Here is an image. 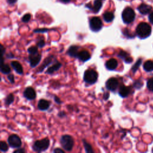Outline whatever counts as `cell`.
<instances>
[{
  "label": "cell",
  "instance_id": "5bb4252c",
  "mask_svg": "<svg viewBox=\"0 0 153 153\" xmlns=\"http://www.w3.org/2000/svg\"><path fill=\"white\" fill-rule=\"evenodd\" d=\"M77 58L79 60L82 61V62H84L88 60L91 58V57H90V54L88 51L82 50L78 53Z\"/></svg>",
  "mask_w": 153,
  "mask_h": 153
},
{
  "label": "cell",
  "instance_id": "f35d334b",
  "mask_svg": "<svg viewBox=\"0 0 153 153\" xmlns=\"http://www.w3.org/2000/svg\"><path fill=\"white\" fill-rule=\"evenodd\" d=\"M13 152L14 153H25V150L23 148H18L17 149L15 150Z\"/></svg>",
  "mask_w": 153,
  "mask_h": 153
},
{
  "label": "cell",
  "instance_id": "836d02e7",
  "mask_svg": "<svg viewBox=\"0 0 153 153\" xmlns=\"http://www.w3.org/2000/svg\"><path fill=\"white\" fill-rule=\"evenodd\" d=\"M48 30V29H47V28H41V29H35L33 30V32H35V33H37V32H38V33H44V32H47Z\"/></svg>",
  "mask_w": 153,
  "mask_h": 153
},
{
  "label": "cell",
  "instance_id": "c3c4849f",
  "mask_svg": "<svg viewBox=\"0 0 153 153\" xmlns=\"http://www.w3.org/2000/svg\"><path fill=\"white\" fill-rule=\"evenodd\" d=\"M152 152H153V149H152Z\"/></svg>",
  "mask_w": 153,
  "mask_h": 153
},
{
  "label": "cell",
  "instance_id": "8d00e7d4",
  "mask_svg": "<svg viewBox=\"0 0 153 153\" xmlns=\"http://www.w3.org/2000/svg\"><path fill=\"white\" fill-rule=\"evenodd\" d=\"M54 101H55V102L56 103H57V104H61L62 103V100L60 99V98L59 97H57V96H54Z\"/></svg>",
  "mask_w": 153,
  "mask_h": 153
},
{
  "label": "cell",
  "instance_id": "e0dca14e",
  "mask_svg": "<svg viewBox=\"0 0 153 153\" xmlns=\"http://www.w3.org/2000/svg\"><path fill=\"white\" fill-rule=\"evenodd\" d=\"M11 66L18 74L22 75L23 74V67L18 61H12L11 62Z\"/></svg>",
  "mask_w": 153,
  "mask_h": 153
},
{
  "label": "cell",
  "instance_id": "2e32d148",
  "mask_svg": "<svg viewBox=\"0 0 153 153\" xmlns=\"http://www.w3.org/2000/svg\"><path fill=\"white\" fill-rule=\"evenodd\" d=\"M79 47L77 45H71L69 47L68 51H67V54L72 57H77L78 54V50H79Z\"/></svg>",
  "mask_w": 153,
  "mask_h": 153
},
{
  "label": "cell",
  "instance_id": "f1b7e54d",
  "mask_svg": "<svg viewBox=\"0 0 153 153\" xmlns=\"http://www.w3.org/2000/svg\"><path fill=\"white\" fill-rule=\"evenodd\" d=\"M128 56V54L125 51H123V50H120V52L118 53V57H119L121 59H125L126 57H127Z\"/></svg>",
  "mask_w": 153,
  "mask_h": 153
},
{
  "label": "cell",
  "instance_id": "44dd1931",
  "mask_svg": "<svg viewBox=\"0 0 153 153\" xmlns=\"http://www.w3.org/2000/svg\"><path fill=\"white\" fill-rule=\"evenodd\" d=\"M103 20H105V22H106L107 23H109V22H111L114 20V14L112 12L107 11L103 14Z\"/></svg>",
  "mask_w": 153,
  "mask_h": 153
},
{
  "label": "cell",
  "instance_id": "ab89813d",
  "mask_svg": "<svg viewBox=\"0 0 153 153\" xmlns=\"http://www.w3.org/2000/svg\"><path fill=\"white\" fill-rule=\"evenodd\" d=\"M124 60L125 62L127 63H131V62H133V59H132L131 57L128 56V57H126Z\"/></svg>",
  "mask_w": 153,
  "mask_h": 153
},
{
  "label": "cell",
  "instance_id": "9c48e42d",
  "mask_svg": "<svg viewBox=\"0 0 153 153\" xmlns=\"http://www.w3.org/2000/svg\"><path fill=\"white\" fill-rule=\"evenodd\" d=\"M29 62L32 68L36 66L41 60V54L39 53H36L33 54H29Z\"/></svg>",
  "mask_w": 153,
  "mask_h": 153
},
{
  "label": "cell",
  "instance_id": "d6a6232c",
  "mask_svg": "<svg viewBox=\"0 0 153 153\" xmlns=\"http://www.w3.org/2000/svg\"><path fill=\"white\" fill-rule=\"evenodd\" d=\"M45 44V41L44 40V39H41L38 41V42H37V45L39 48H42L43 47Z\"/></svg>",
  "mask_w": 153,
  "mask_h": 153
},
{
  "label": "cell",
  "instance_id": "277c9868",
  "mask_svg": "<svg viewBox=\"0 0 153 153\" xmlns=\"http://www.w3.org/2000/svg\"><path fill=\"white\" fill-rule=\"evenodd\" d=\"M84 81L88 84H94L96 83L98 79L97 72L93 69H87L84 72Z\"/></svg>",
  "mask_w": 153,
  "mask_h": 153
},
{
  "label": "cell",
  "instance_id": "6da1fadb",
  "mask_svg": "<svg viewBox=\"0 0 153 153\" xmlns=\"http://www.w3.org/2000/svg\"><path fill=\"white\" fill-rule=\"evenodd\" d=\"M151 27L146 23L142 22L139 23L136 29L137 35L141 39L148 37L151 33Z\"/></svg>",
  "mask_w": 153,
  "mask_h": 153
},
{
  "label": "cell",
  "instance_id": "f546056e",
  "mask_svg": "<svg viewBox=\"0 0 153 153\" xmlns=\"http://www.w3.org/2000/svg\"><path fill=\"white\" fill-rule=\"evenodd\" d=\"M147 87L149 90L153 91V77L149 79L147 81Z\"/></svg>",
  "mask_w": 153,
  "mask_h": 153
},
{
  "label": "cell",
  "instance_id": "681fc988",
  "mask_svg": "<svg viewBox=\"0 0 153 153\" xmlns=\"http://www.w3.org/2000/svg\"><path fill=\"white\" fill-rule=\"evenodd\" d=\"M103 1H105V0H103Z\"/></svg>",
  "mask_w": 153,
  "mask_h": 153
},
{
  "label": "cell",
  "instance_id": "cb8c5ba5",
  "mask_svg": "<svg viewBox=\"0 0 153 153\" xmlns=\"http://www.w3.org/2000/svg\"><path fill=\"white\" fill-rule=\"evenodd\" d=\"M82 143H83V145H84V147L85 148V151L86 152H87V153H93V152H94V151L93 150V148H92L91 145L89 144L86 141V140L83 139L82 140Z\"/></svg>",
  "mask_w": 153,
  "mask_h": 153
},
{
  "label": "cell",
  "instance_id": "7a4b0ae2",
  "mask_svg": "<svg viewBox=\"0 0 153 153\" xmlns=\"http://www.w3.org/2000/svg\"><path fill=\"white\" fill-rule=\"evenodd\" d=\"M50 146V140L48 138H44L41 140H36L33 145L32 149L37 152H41L46 151Z\"/></svg>",
  "mask_w": 153,
  "mask_h": 153
},
{
  "label": "cell",
  "instance_id": "ac0fdd59",
  "mask_svg": "<svg viewBox=\"0 0 153 153\" xmlns=\"http://www.w3.org/2000/svg\"><path fill=\"white\" fill-rule=\"evenodd\" d=\"M137 10H139L140 13L145 15L149 13L151 11V10H152V7L149 5L142 4L139 6V7L137 8Z\"/></svg>",
  "mask_w": 153,
  "mask_h": 153
},
{
  "label": "cell",
  "instance_id": "bcb514c9",
  "mask_svg": "<svg viewBox=\"0 0 153 153\" xmlns=\"http://www.w3.org/2000/svg\"><path fill=\"white\" fill-rule=\"evenodd\" d=\"M17 0H7V2L10 4H15L17 2Z\"/></svg>",
  "mask_w": 153,
  "mask_h": 153
},
{
  "label": "cell",
  "instance_id": "7bdbcfd3",
  "mask_svg": "<svg viewBox=\"0 0 153 153\" xmlns=\"http://www.w3.org/2000/svg\"><path fill=\"white\" fill-rule=\"evenodd\" d=\"M57 115H58L59 117H61V118H63V117H66V113H65L64 111H61V112H60Z\"/></svg>",
  "mask_w": 153,
  "mask_h": 153
},
{
  "label": "cell",
  "instance_id": "83f0119b",
  "mask_svg": "<svg viewBox=\"0 0 153 153\" xmlns=\"http://www.w3.org/2000/svg\"><path fill=\"white\" fill-rule=\"evenodd\" d=\"M27 52L29 53V54H33L38 53V48L34 46H31L27 49Z\"/></svg>",
  "mask_w": 153,
  "mask_h": 153
},
{
  "label": "cell",
  "instance_id": "e575fe53",
  "mask_svg": "<svg viewBox=\"0 0 153 153\" xmlns=\"http://www.w3.org/2000/svg\"><path fill=\"white\" fill-rule=\"evenodd\" d=\"M123 33H124V35H126L127 37H128V38H133V37L134 36L133 35H131L130 33L129 30H128V29H125L124 30Z\"/></svg>",
  "mask_w": 153,
  "mask_h": 153
},
{
  "label": "cell",
  "instance_id": "74e56055",
  "mask_svg": "<svg viewBox=\"0 0 153 153\" xmlns=\"http://www.w3.org/2000/svg\"><path fill=\"white\" fill-rule=\"evenodd\" d=\"M53 152L54 153H64V151L61 148H57L53 150Z\"/></svg>",
  "mask_w": 153,
  "mask_h": 153
},
{
  "label": "cell",
  "instance_id": "b9f144b4",
  "mask_svg": "<svg viewBox=\"0 0 153 153\" xmlns=\"http://www.w3.org/2000/svg\"><path fill=\"white\" fill-rule=\"evenodd\" d=\"M149 22L153 25V12H152L149 15Z\"/></svg>",
  "mask_w": 153,
  "mask_h": 153
},
{
  "label": "cell",
  "instance_id": "d4e9b609",
  "mask_svg": "<svg viewBox=\"0 0 153 153\" xmlns=\"http://www.w3.org/2000/svg\"><path fill=\"white\" fill-rule=\"evenodd\" d=\"M14 100V97L13 94L10 93L8 94L7 96L5 97L4 100V103L6 105L8 106V105H10L11 103H13Z\"/></svg>",
  "mask_w": 153,
  "mask_h": 153
},
{
  "label": "cell",
  "instance_id": "5b68a950",
  "mask_svg": "<svg viewBox=\"0 0 153 153\" xmlns=\"http://www.w3.org/2000/svg\"><path fill=\"white\" fill-rule=\"evenodd\" d=\"M135 19V13L130 7H126L122 13V19L124 23L129 24Z\"/></svg>",
  "mask_w": 153,
  "mask_h": 153
},
{
  "label": "cell",
  "instance_id": "603a6c76",
  "mask_svg": "<svg viewBox=\"0 0 153 153\" xmlns=\"http://www.w3.org/2000/svg\"><path fill=\"white\" fill-rule=\"evenodd\" d=\"M1 72L4 74H9L11 72V68L8 64H1Z\"/></svg>",
  "mask_w": 153,
  "mask_h": 153
},
{
  "label": "cell",
  "instance_id": "ffe728a7",
  "mask_svg": "<svg viewBox=\"0 0 153 153\" xmlns=\"http://www.w3.org/2000/svg\"><path fill=\"white\" fill-rule=\"evenodd\" d=\"M130 93V88L126 85H121L118 91V94L121 97H126Z\"/></svg>",
  "mask_w": 153,
  "mask_h": 153
},
{
  "label": "cell",
  "instance_id": "4dcf8cb0",
  "mask_svg": "<svg viewBox=\"0 0 153 153\" xmlns=\"http://www.w3.org/2000/svg\"><path fill=\"white\" fill-rule=\"evenodd\" d=\"M30 18H31V15H30V14L27 13V14H25V15L22 17V21L23 22L27 23V22H28L30 20Z\"/></svg>",
  "mask_w": 153,
  "mask_h": 153
},
{
  "label": "cell",
  "instance_id": "60d3db41",
  "mask_svg": "<svg viewBox=\"0 0 153 153\" xmlns=\"http://www.w3.org/2000/svg\"><path fill=\"white\" fill-rule=\"evenodd\" d=\"M109 92H107V91H106V92L104 93L103 96V99H104L105 100H108V98H109Z\"/></svg>",
  "mask_w": 153,
  "mask_h": 153
},
{
  "label": "cell",
  "instance_id": "f6af8a7d",
  "mask_svg": "<svg viewBox=\"0 0 153 153\" xmlns=\"http://www.w3.org/2000/svg\"><path fill=\"white\" fill-rule=\"evenodd\" d=\"M14 56L11 53H10L9 54H7V58H10V59H12V58H14Z\"/></svg>",
  "mask_w": 153,
  "mask_h": 153
},
{
  "label": "cell",
  "instance_id": "ba28073f",
  "mask_svg": "<svg viewBox=\"0 0 153 153\" xmlns=\"http://www.w3.org/2000/svg\"><path fill=\"white\" fill-rule=\"evenodd\" d=\"M105 86L106 89L109 91L112 92L115 91L118 86V81L116 78L111 77L106 81L105 83Z\"/></svg>",
  "mask_w": 153,
  "mask_h": 153
},
{
  "label": "cell",
  "instance_id": "9a60e30c",
  "mask_svg": "<svg viewBox=\"0 0 153 153\" xmlns=\"http://www.w3.org/2000/svg\"><path fill=\"white\" fill-rule=\"evenodd\" d=\"M50 105V103L49 101L41 99L38 101V108L41 111H46L47 110Z\"/></svg>",
  "mask_w": 153,
  "mask_h": 153
},
{
  "label": "cell",
  "instance_id": "484cf974",
  "mask_svg": "<svg viewBox=\"0 0 153 153\" xmlns=\"http://www.w3.org/2000/svg\"><path fill=\"white\" fill-rule=\"evenodd\" d=\"M142 59H139L137 61H136V62L134 64V65L133 66V67L131 68V71H132V72H133V73H135L137 71V69H139V66H140V65H141V63H142Z\"/></svg>",
  "mask_w": 153,
  "mask_h": 153
},
{
  "label": "cell",
  "instance_id": "4316f807",
  "mask_svg": "<svg viewBox=\"0 0 153 153\" xmlns=\"http://www.w3.org/2000/svg\"><path fill=\"white\" fill-rule=\"evenodd\" d=\"M0 149L2 152H7L8 150V145L4 141H1L0 142Z\"/></svg>",
  "mask_w": 153,
  "mask_h": 153
},
{
  "label": "cell",
  "instance_id": "7402d4cb",
  "mask_svg": "<svg viewBox=\"0 0 153 153\" xmlns=\"http://www.w3.org/2000/svg\"><path fill=\"white\" fill-rule=\"evenodd\" d=\"M143 69L146 72H151L153 71V62L147 60L143 65Z\"/></svg>",
  "mask_w": 153,
  "mask_h": 153
},
{
  "label": "cell",
  "instance_id": "8992f818",
  "mask_svg": "<svg viewBox=\"0 0 153 153\" xmlns=\"http://www.w3.org/2000/svg\"><path fill=\"white\" fill-rule=\"evenodd\" d=\"M90 29L93 32H98L101 30L103 24L101 19L98 17H93L89 21Z\"/></svg>",
  "mask_w": 153,
  "mask_h": 153
},
{
  "label": "cell",
  "instance_id": "d590c367",
  "mask_svg": "<svg viewBox=\"0 0 153 153\" xmlns=\"http://www.w3.org/2000/svg\"><path fill=\"white\" fill-rule=\"evenodd\" d=\"M7 78L8 79V81L11 83V84H13L14 83V76L13 74H9L8 76H7Z\"/></svg>",
  "mask_w": 153,
  "mask_h": 153
},
{
  "label": "cell",
  "instance_id": "3957f363",
  "mask_svg": "<svg viewBox=\"0 0 153 153\" xmlns=\"http://www.w3.org/2000/svg\"><path fill=\"white\" fill-rule=\"evenodd\" d=\"M60 142L64 150L67 151H71L72 150L74 145V140L71 136L68 134L62 136L60 139Z\"/></svg>",
  "mask_w": 153,
  "mask_h": 153
},
{
  "label": "cell",
  "instance_id": "30bf717a",
  "mask_svg": "<svg viewBox=\"0 0 153 153\" xmlns=\"http://www.w3.org/2000/svg\"><path fill=\"white\" fill-rule=\"evenodd\" d=\"M23 96L26 99L29 100H32L36 98V94L35 90L33 88L30 87H26L24 90Z\"/></svg>",
  "mask_w": 153,
  "mask_h": 153
},
{
  "label": "cell",
  "instance_id": "d6986e66",
  "mask_svg": "<svg viewBox=\"0 0 153 153\" xmlns=\"http://www.w3.org/2000/svg\"><path fill=\"white\" fill-rule=\"evenodd\" d=\"M62 63H60L59 62H56V63L54 64H53L52 66H51L50 67H49L47 71H46V74H53L54 72L58 71L62 66Z\"/></svg>",
  "mask_w": 153,
  "mask_h": 153
},
{
  "label": "cell",
  "instance_id": "52a82bcc",
  "mask_svg": "<svg viewBox=\"0 0 153 153\" xmlns=\"http://www.w3.org/2000/svg\"><path fill=\"white\" fill-rule=\"evenodd\" d=\"M8 143L13 148H19L22 145L21 139L16 134H11L8 138Z\"/></svg>",
  "mask_w": 153,
  "mask_h": 153
},
{
  "label": "cell",
  "instance_id": "4fadbf2b",
  "mask_svg": "<svg viewBox=\"0 0 153 153\" xmlns=\"http://www.w3.org/2000/svg\"><path fill=\"white\" fill-rule=\"evenodd\" d=\"M118 66V62L115 59L112 58L109 59L105 63V67L109 71L115 70Z\"/></svg>",
  "mask_w": 153,
  "mask_h": 153
},
{
  "label": "cell",
  "instance_id": "7dc6e473",
  "mask_svg": "<svg viewBox=\"0 0 153 153\" xmlns=\"http://www.w3.org/2000/svg\"><path fill=\"white\" fill-rule=\"evenodd\" d=\"M61 1H62V2H69L71 0H60Z\"/></svg>",
  "mask_w": 153,
  "mask_h": 153
},
{
  "label": "cell",
  "instance_id": "8fae6325",
  "mask_svg": "<svg viewBox=\"0 0 153 153\" xmlns=\"http://www.w3.org/2000/svg\"><path fill=\"white\" fill-rule=\"evenodd\" d=\"M85 7L88 8L91 10H92L94 13H97L100 11V10L101 9V8L102 7V0H95L94 1L93 6H91V4H88L85 5Z\"/></svg>",
  "mask_w": 153,
  "mask_h": 153
},
{
  "label": "cell",
  "instance_id": "7c38bea8",
  "mask_svg": "<svg viewBox=\"0 0 153 153\" xmlns=\"http://www.w3.org/2000/svg\"><path fill=\"white\" fill-rule=\"evenodd\" d=\"M53 59H54V56L53 55H50L48 56H47L43 61L42 63L41 64V65L39 66V69H38V72H42L43 71V70H44V69L47 67L48 66H49L50 64H51L53 63Z\"/></svg>",
  "mask_w": 153,
  "mask_h": 153
},
{
  "label": "cell",
  "instance_id": "ee69618b",
  "mask_svg": "<svg viewBox=\"0 0 153 153\" xmlns=\"http://www.w3.org/2000/svg\"><path fill=\"white\" fill-rule=\"evenodd\" d=\"M1 51L2 53V56H3V55L5 53V48L4 47V46L2 45H1Z\"/></svg>",
  "mask_w": 153,
  "mask_h": 153
},
{
  "label": "cell",
  "instance_id": "1f68e13d",
  "mask_svg": "<svg viewBox=\"0 0 153 153\" xmlns=\"http://www.w3.org/2000/svg\"><path fill=\"white\" fill-rule=\"evenodd\" d=\"M142 85H143V83L141 81H139V80H137V81H136L134 84H133V87L134 88H136V89H139L140 88H141L142 87Z\"/></svg>",
  "mask_w": 153,
  "mask_h": 153
}]
</instances>
